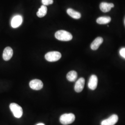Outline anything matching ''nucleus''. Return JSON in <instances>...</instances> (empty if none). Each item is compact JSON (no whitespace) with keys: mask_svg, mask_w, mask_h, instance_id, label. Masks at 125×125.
Listing matches in <instances>:
<instances>
[{"mask_svg":"<svg viewBox=\"0 0 125 125\" xmlns=\"http://www.w3.org/2000/svg\"><path fill=\"white\" fill-rule=\"evenodd\" d=\"M22 22V18L21 15H17L13 17L11 21V26L13 28H17L21 25Z\"/></svg>","mask_w":125,"mask_h":125,"instance_id":"12","label":"nucleus"},{"mask_svg":"<svg viewBox=\"0 0 125 125\" xmlns=\"http://www.w3.org/2000/svg\"><path fill=\"white\" fill-rule=\"evenodd\" d=\"M103 38L100 37L96 38L91 44L90 45L91 49L94 51L98 49L100 45L103 43Z\"/></svg>","mask_w":125,"mask_h":125,"instance_id":"11","label":"nucleus"},{"mask_svg":"<svg viewBox=\"0 0 125 125\" xmlns=\"http://www.w3.org/2000/svg\"><path fill=\"white\" fill-rule=\"evenodd\" d=\"M85 84V79L83 77H81L76 82L74 89L77 93H80L82 91L84 88Z\"/></svg>","mask_w":125,"mask_h":125,"instance_id":"8","label":"nucleus"},{"mask_svg":"<svg viewBox=\"0 0 125 125\" xmlns=\"http://www.w3.org/2000/svg\"><path fill=\"white\" fill-rule=\"evenodd\" d=\"M9 107L15 118H20L22 116V108L17 104L15 103H12L10 104Z\"/></svg>","mask_w":125,"mask_h":125,"instance_id":"3","label":"nucleus"},{"mask_svg":"<svg viewBox=\"0 0 125 125\" xmlns=\"http://www.w3.org/2000/svg\"><path fill=\"white\" fill-rule=\"evenodd\" d=\"M98 84V78L97 76L93 75L90 77L88 83V87L91 90L96 89Z\"/></svg>","mask_w":125,"mask_h":125,"instance_id":"7","label":"nucleus"},{"mask_svg":"<svg viewBox=\"0 0 125 125\" xmlns=\"http://www.w3.org/2000/svg\"></svg>","mask_w":125,"mask_h":125,"instance_id":"20","label":"nucleus"},{"mask_svg":"<svg viewBox=\"0 0 125 125\" xmlns=\"http://www.w3.org/2000/svg\"><path fill=\"white\" fill-rule=\"evenodd\" d=\"M42 3L45 6L52 4L53 3V0H42Z\"/></svg>","mask_w":125,"mask_h":125,"instance_id":"17","label":"nucleus"},{"mask_svg":"<svg viewBox=\"0 0 125 125\" xmlns=\"http://www.w3.org/2000/svg\"><path fill=\"white\" fill-rule=\"evenodd\" d=\"M67 13L72 18L75 19H79L81 17V14L80 13L72 9H67Z\"/></svg>","mask_w":125,"mask_h":125,"instance_id":"13","label":"nucleus"},{"mask_svg":"<svg viewBox=\"0 0 125 125\" xmlns=\"http://www.w3.org/2000/svg\"><path fill=\"white\" fill-rule=\"evenodd\" d=\"M61 54L58 52H50L45 54V58L49 62H56L61 58Z\"/></svg>","mask_w":125,"mask_h":125,"instance_id":"4","label":"nucleus"},{"mask_svg":"<svg viewBox=\"0 0 125 125\" xmlns=\"http://www.w3.org/2000/svg\"><path fill=\"white\" fill-rule=\"evenodd\" d=\"M66 77L68 80L70 82H74L76 80L77 77V72L74 71H71L68 73Z\"/></svg>","mask_w":125,"mask_h":125,"instance_id":"16","label":"nucleus"},{"mask_svg":"<svg viewBox=\"0 0 125 125\" xmlns=\"http://www.w3.org/2000/svg\"><path fill=\"white\" fill-rule=\"evenodd\" d=\"M13 55V50L10 47H7L3 51L2 57L5 61H9Z\"/></svg>","mask_w":125,"mask_h":125,"instance_id":"9","label":"nucleus"},{"mask_svg":"<svg viewBox=\"0 0 125 125\" xmlns=\"http://www.w3.org/2000/svg\"><path fill=\"white\" fill-rule=\"evenodd\" d=\"M114 4L112 3H107L105 2H103L100 5V8L101 10L104 12L107 13L111 10L112 8L114 7Z\"/></svg>","mask_w":125,"mask_h":125,"instance_id":"10","label":"nucleus"},{"mask_svg":"<svg viewBox=\"0 0 125 125\" xmlns=\"http://www.w3.org/2000/svg\"><path fill=\"white\" fill-rule=\"evenodd\" d=\"M118 121V116L116 115H113L107 119L102 121L101 125H114Z\"/></svg>","mask_w":125,"mask_h":125,"instance_id":"5","label":"nucleus"},{"mask_svg":"<svg viewBox=\"0 0 125 125\" xmlns=\"http://www.w3.org/2000/svg\"><path fill=\"white\" fill-rule=\"evenodd\" d=\"M111 21V18L109 16H102L99 17L97 20L96 22L99 24H107L110 22Z\"/></svg>","mask_w":125,"mask_h":125,"instance_id":"15","label":"nucleus"},{"mask_svg":"<svg viewBox=\"0 0 125 125\" xmlns=\"http://www.w3.org/2000/svg\"><path fill=\"white\" fill-rule=\"evenodd\" d=\"M36 125H45L44 124H43V123H39V124H37Z\"/></svg>","mask_w":125,"mask_h":125,"instance_id":"19","label":"nucleus"},{"mask_svg":"<svg viewBox=\"0 0 125 125\" xmlns=\"http://www.w3.org/2000/svg\"><path fill=\"white\" fill-rule=\"evenodd\" d=\"M29 86L31 89L39 90L43 88V83L40 80L34 79L30 81L29 83Z\"/></svg>","mask_w":125,"mask_h":125,"instance_id":"6","label":"nucleus"},{"mask_svg":"<svg viewBox=\"0 0 125 125\" xmlns=\"http://www.w3.org/2000/svg\"><path fill=\"white\" fill-rule=\"evenodd\" d=\"M119 52L121 57L125 59V47H123L121 48Z\"/></svg>","mask_w":125,"mask_h":125,"instance_id":"18","label":"nucleus"},{"mask_svg":"<svg viewBox=\"0 0 125 125\" xmlns=\"http://www.w3.org/2000/svg\"><path fill=\"white\" fill-rule=\"evenodd\" d=\"M47 8L46 6L42 5L41 6L40 8L39 9L38 12L37 13V15L40 18H42L44 17L47 13Z\"/></svg>","mask_w":125,"mask_h":125,"instance_id":"14","label":"nucleus"},{"mask_svg":"<svg viewBox=\"0 0 125 125\" xmlns=\"http://www.w3.org/2000/svg\"><path fill=\"white\" fill-rule=\"evenodd\" d=\"M55 36L57 40L63 41L71 40L73 38L70 32L64 30H59L57 31L55 34Z\"/></svg>","mask_w":125,"mask_h":125,"instance_id":"1","label":"nucleus"},{"mask_svg":"<svg viewBox=\"0 0 125 125\" xmlns=\"http://www.w3.org/2000/svg\"><path fill=\"white\" fill-rule=\"evenodd\" d=\"M75 120V116L73 114H64L60 117V122L62 125H67L72 124Z\"/></svg>","mask_w":125,"mask_h":125,"instance_id":"2","label":"nucleus"}]
</instances>
